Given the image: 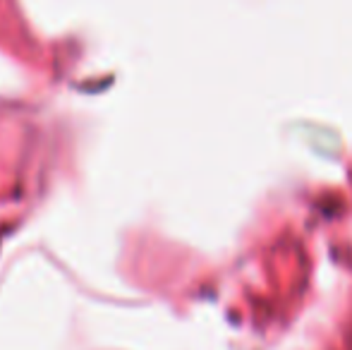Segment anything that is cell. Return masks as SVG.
I'll use <instances>...</instances> for the list:
<instances>
[]
</instances>
